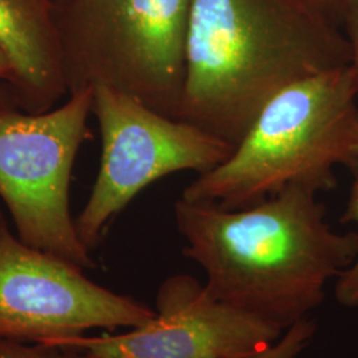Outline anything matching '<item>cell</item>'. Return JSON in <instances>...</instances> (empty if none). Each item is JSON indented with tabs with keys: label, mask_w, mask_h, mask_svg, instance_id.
<instances>
[{
	"label": "cell",
	"mask_w": 358,
	"mask_h": 358,
	"mask_svg": "<svg viewBox=\"0 0 358 358\" xmlns=\"http://www.w3.org/2000/svg\"><path fill=\"white\" fill-rule=\"evenodd\" d=\"M53 3H55V6L57 7V6H60V4H63V3H65L66 0H52Z\"/></svg>",
	"instance_id": "cell-16"
},
{
	"label": "cell",
	"mask_w": 358,
	"mask_h": 358,
	"mask_svg": "<svg viewBox=\"0 0 358 358\" xmlns=\"http://www.w3.org/2000/svg\"><path fill=\"white\" fill-rule=\"evenodd\" d=\"M310 13H316L340 26L341 13L348 0H294Z\"/></svg>",
	"instance_id": "cell-14"
},
{
	"label": "cell",
	"mask_w": 358,
	"mask_h": 358,
	"mask_svg": "<svg viewBox=\"0 0 358 358\" xmlns=\"http://www.w3.org/2000/svg\"><path fill=\"white\" fill-rule=\"evenodd\" d=\"M337 166L358 170V94L350 65L276 94L230 157L198 176L180 198L241 210L294 185L317 194L333 190Z\"/></svg>",
	"instance_id": "cell-3"
},
{
	"label": "cell",
	"mask_w": 358,
	"mask_h": 358,
	"mask_svg": "<svg viewBox=\"0 0 358 358\" xmlns=\"http://www.w3.org/2000/svg\"><path fill=\"white\" fill-rule=\"evenodd\" d=\"M155 316L127 333L78 337L64 345L96 358H245L275 344L280 328L231 307L194 276L161 282Z\"/></svg>",
	"instance_id": "cell-8"
},
{
	"label": "cell",
	"mask_w": 358,
	"mask_h": 358,
	"mask_svg": "<svg viewBox=\"0 0 358 358\" xmlns=\"http://www.w3.org/2000/svg\"><path fill=\"white\" fill-rule=\"evenodd\" d=\"M13 77V65L10 63L7 55L0 48V81L6 83V85L11 81Z\"/></svg>",
	"instance_id": "cell-15"
},
{
	"label": "cell",
	"mask_w": 358,
	"mask_h": 358,
	"mask_svg": "<svg viewBox=\"0 0 358 358\" xmlns=\"http://www.w3.org/2000/svg\"><path fill=\"white\" fill-rule=\"evenodd\" d=\"M340 26L350 47V68L355 73L358 94V0H348L341 13Z\"/></svg>",
	"instance_id": "cell-13"
},
{
	"label": "cell",
	"mask_w": 358,
	"mask_h": 358,
	"mask_svg": "<svg viewBox=\"0 0 358 358\" xmlns=\"http://www.w3.org/2000/svg\"><path fill=\"white\" fill-rule=\"evenodd\" d=\"M349 64L340 26L294 0H192L179 120L235 148L276 94Z\"/></svg>",
	"instance_id": "cell-2"
},
{
	"label": "cell",
	"mask_w": 358,
	"mask_h": 358,
	"mask_svg": "<svg viewBox=\"0 0 358 358\" xmlns=\"http://www.w3.org/2000/svg\"><path fill=\"white\" fill-rule=\"evenodd\" d=\"M93 88L44 113L0 94V198L24 243L83 269L96 268L71 214L69 186L80 146L90 137Z\"/></svg>",
	"instance_id": "cell-5"
},
{
	"label": "cell",
	"mask_w": 358,
	"mask_h": 358,
	"mask_svg": "<svg viewBox=\"0 0 358 358\" xmlns=\"http://www.w3.org/2000/svg\"><path fill=\"white\" fill-rule=\"evenodd\" d=\"M0 358H96L90 352L75 346L23 343L0 338Z\"/></svg>",
	"instance_id": "cell-12"
},
{
	"label": "cell",
	"mask_w": 358,
	"mask_h": 358,
	"mask_svg": "<svg viewBox=\"0 0 358 358\" xmlns=\"http://www.w3.org/2000/svg\"><path fill=\"white\" fill-rule=\"evenodd\" d=\"M192 6V0H66L57 6L69 94L105 87L179 120Z\"/></svg>",
	"instance_id": "cell-4"
},
{
	"label": "cell",
	"mask_w": 358,
	"mask_h": 358,
	"mask_svg": "<svg viewBox=\"0 0 358 358\" xmlns=\"http://www.w3.org/2000/svg\"><path fill=\"white\" fill-rule=\"evenodd\" d=\"M24 243L0 210V338L64 345L96 328H140L155 310Z\"/></svg>",
	"instance_id": "cell-7"
},
{
	"label": "cell",
	"mask_w": 358,
	"mask_h": 358,
	"mask_svg": "<svg viewBox=\"0 0 358 358\" xmlns=\"http://www.w3.org/2000/svg\"><path fill=\"white\" fill-rule=\"evenodd\" d=\"M316 195L294 185L241 210L179 198L183 255L203 268L220 301L285 332L321 306L327 284L358 256L357 232L333 230Z\"/></svg>",
	"instance_id": "cell-1"
},
{
	"label": "cell",
	"mask_w": 358,
	"mask_h": 358,
	"mask_svg": "<svg viewBox=\"0 0 358 358\" xmlns=\"http://www.w3.org/2000/svg\"><path fill=\"white\" fill-rule=\"evenodd\" d=\"M315 332V321L307 317L287 329L275 344L245 358H297L309 345Z\"/></svg>",
	"instance_id": "cell-11"
},
{
	"label": "cell",
	"mask_w": 358,
	"mask_h": 358,
	"mask_svg": "<svg viewBox=\"0 0 358 358\" xmlns=\"http://www.w3.org/2000/svg\"><path fill=\"white\" fill-rule=\"evenodd\" d=\"M92 113L101 133V161L88 202L75 219L90 251L101 243L112 220L153 182L179 171L205 174L234 150L196 125L105 87L93 88Z\"/></svg>",
	"instance_id": "cell-6"
},
{
	"label": "cell",
	"mask_w": 358,
	"mask_h": 358,
	"mask_svg": "<svg viewBox=\"0 0 358 358\" xmlns=\"http://www.w3.org/2000/svg\"><path fill=\"white\" fill-rule=\"evenodd\" d=\"M0 48L13 65L8 94L22 110L48 112L69 94L52 0H0Z\"/></svg>",
	"instance_id": "cell-9"
},
{
	"label": "cell",
	"mask_w": 358,
	"mask_h": 358,
	"mask_svg": "<svg viewBox=\"0 0 358 358\" xmlns=\"http://www.w3.org/2000/svg\"><path fill=\"white\" fill-rule=\"evenodd\" d=\"M341 222L358 224V170L355 171V182ZM336 297L345 307L358 308V256L353 264L336 279Z\"/></svg>",
	"instance_id": "cell-10"
}]
</instances>
